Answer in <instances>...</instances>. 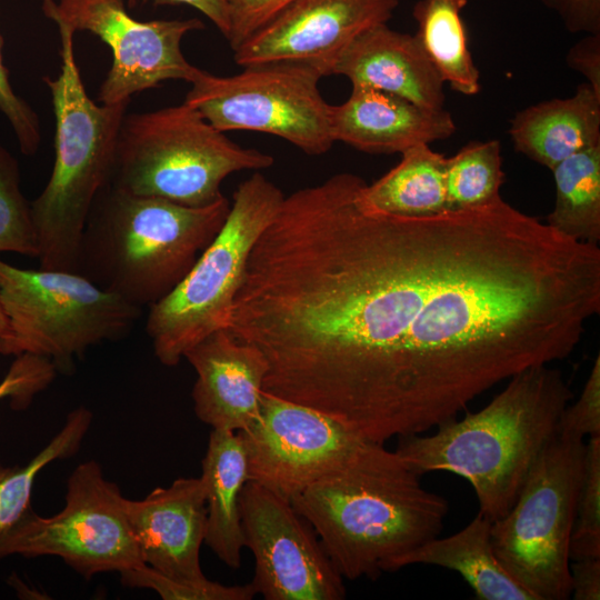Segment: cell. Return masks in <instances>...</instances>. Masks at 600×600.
Listing matches in <instances>:
<instances>
[{
    "label": "cell",
    "instance_id": "5bb4252c",
    "mask_svg": "<svg viewBox=\"0 0 600 600\" xmlns=\"http://www.w3.org/2000/svg\"><path fill=\"white\" fill-rule=\"evenodd\" d=\"M239 433L248 480L289 500L366 441L321 411L264 391L258 417Z\"/></svg>",
    "mask_w": 600,
    "mask_h": 600
},
{
    "label": "cell",
    "instance_id": "6da1fadb",
    "mask_svg": "<svg viewBox=\"0 0 600 600\" xmlns=\"http://www.w3.org/2000/svg\"><path fill=\"white\" fill-rule=\"evenodd\" d=\"M338 173L284 197L227 330L261 350L263 391L386 443L456 418L569 357L600 312V249L502 198L428 217L368 207Z\"/></svg>",
    "mask_w": 600,
    "mask_h": 600
},
{
    "label": "cell",
    "instance_id": "f546056e",
    "mask_svg": "<svg viewBox=\"0 0 600 600\" xmlns=\"http://www.w3.org/2000/svg\"><path fill=\"white\" fill-rule=\"evenodd\" d=\"M120 577L123 586L151 589L163 600H251L257 594L250 582L226 586L208 578L201 581L177 580L146 563L120 572Z\"/></svg>",
    "mask_w": 600,
    "mask_h": 600
},
{
    "label": "cell",
    "instance_id": "603a6c76",
    "mask_svg": "<svg viewBox=\"0 0 600 600\" xmlns=\"http://www.w3.org/2000/svg\"><path fill=\"white\" fill-rule=\"evenodd\" d=\"M396 167L364 183L362 201L370 208L403 217H428L447 211V157L422 143L400 153Z\"/></svg>",
    "mask_w": 600,
    "mask_h": 600
},
{
    "label": "cell",
    "instance_id": "8d00e7d4",
    "mask_svg": "<svg viewBox=\"0 0 600 600\" xmlns=\"http://www.w3.org/2000/svg\"><path fill=\"white\" fill-rule=\"evenodd\" d=\"M571 596L574 600L600 599V558L570 562Z\"/></svg>",
    "mask_w": 600,
    "mask_h": 600
},
{
    "label": "cell",
    "instance_id": "9c48e42d",
    "mask_svg": "<svg viewBox=\"0 0 600 600\" xmlns=\"http://www.w3.org/2000/svg\"><path fill=\"white\" fill-rule=\"evenodd\" d=\"M584 454V439L557 433L531 467L512 507L491 524L497 559L536 600L571 597L569 548Z\"/></svg>",
    "mask_w": 600,
    "mask_h": 600
},
{
    "label": "cell",
    "instance_id": "f1b7e54d",
    "mask_svg": "<svg viewBox=\"0 0 600 600\" xmlns=\"http://www.w3.org/2000/svg\"><path fill=\"white\" fill-rule=\"evenodd\" d=\"M569 553L571 561L600 558V436L590 437L586 442Z\"/></svg>",
    "mask_w": 600,
    "mask_h": 600
},
{
    "label": "cell",
    "instance_id": "3957f363",
    "mask_svg": "<svg viewBox=\"0 0 600 600\" xmlns=\"http://www.w3.org/2000/svg\"><path fill=\"white\" fill-rule=\"evenodd\" d=\"M507 381L479 411L446 420L429 436L400 437L394 450L419 476L447 471L466 479L479 512L492 522L514 503L573 398L562 372L550 364L528 368Z\"/></svg>",
    "mask_w": 600,
    "mask_h": 600
},
{
    "label": "cell",
    "instance_id": "277c9868",
    "mask_svg": "<svg viewBox=\"0 0 600 600\" xmlns=\"http://www.w3.org/2000/svg\"><path fill=\"white\" fill-rule=\"evenodd\" d=\"M230 207L224 196L194 208L107 183L88 214L77 272L136 307H150L187 276Z\"/></svg>",
    "mask_w": 600,
    "mask_h": 600
},
{
    "label": "cell",
    "instance_id": "5b68a950",
    "mask_svg": "<svg viewBox=\"0 0 600 600\" xmlns=\"http://www.w3.org/2000/svg\"><path fill=\"white\" fill-rule=\"evenodd\" d=\"M61 70L43 77L56 119L54 162L30 202L40 268L77 272L82 231L99 191L110 181L118 134L130 101L98 104L86 90L74 57V31L54 22Z\"/></svg>",
    "mask_w": 600,
    "mask_h": 600
},
{
    "label": "cell",
    "instance_id": "44dd1931",
    "mask_svg": "<svg viewBox=\"0 0 600 600\" xmlns=\"http://www.w3.org/2000/svg\"><path fill=\"white\" fill-rule=\"evenodd\" d=\"M491 524L480 512L460 531L436 537L393 558L383 571L411 564H432L458 572L481 600H536L497 559L491 543Z\"/></svg>",
    "mask_w": 600,
    "mask_h": 600
},
{
    "label": "cell",
    "instance_id": "d6986e66",
    "mask_svg": "<svg viewBox=\"0 0 600 600\" xmlns=\"http://www.w3.org/2000/svg\"><path fill=\"white\" fill-rule=\"evenodd\" d=\"M381 90L428 109H443L444 82L414 34L382 23L359 34L338 57L331 76Z\"/></svg>",
    "mask_w": 600,
    "mask_h": 600
},
{
    "label": "cell",
    "instance_id": "4fadbf2b",
    "mask_svg": "<svg viewBox=\"0 0 600 600\" xmlns=\"http://www.w3.org/2000/svg\"><path fill=\"white\" fill-rule=\"evenodd\" d=\"M241 527L254 559L251 584L267 600H341L343 578L311 523L291 501L248 480L239 501Z\"/></svg>",
    "mask_w": 600,
    "mask_h": 600
},
{
    "label": "cell",
    "instance_id": "1f68e13d",
    "mask_svg": "<svg viewBox=\"0 0 600 600\" xmlns=\"http://www.w3.org/2000/svg\"><path fill=\"white\" fill-rule=\"evenodd\" d=\"M2 49L3 38L0 32V112L8 120L21 152L33 156L41 143L40 120L31 106L13 90Z\"/></svg>",
    "mask_w": 600,
    "mask_h": 600
},
{
    "label": "cell",
    "instance_id": "484cf974",
    "mask_svg": "<svg viewBox=\"0 0 600 600\" xmlns=\"http://www.w3.org/2000/svg\"><path fill=\"white\" fill-rule=\"evenodd\" d=\"M92 422L84 407L73 409L61 430L23 467L0 463V544L24 513L31 509V494L38 473L54 460L74 454Z\"/></svg>",
    "mask_w": 600,
    "mask_h": 600
},
{
    "label": "cell",
    "instance_id": "ac0fdd59",
    "mask_svg": "<svg viewBox=\"0 0 600 600\" xmlns=\"http://www.w3.org/2000/svg\"><path fill=\"white\" fill-rule=\"evenodd\" d=\"M456 130L444 108H423L369 87L352 86L344 102L330 104L333 141L368 153H401L417 144L446 140Z\"/></svg>",
    "mask_w": 600,
    "mask_h": 600
},
{
    "label": "cell",
    "instance_id": "52a82bcc",
    "mask_svg": "<svg viewBox=\"0 0 600 600\" xmlns=\"http://www.w3.org/2000/svg\"><path fill=\"white\" fill-rule=\"evenodd\" d=\"M284 197L260 172L242 181L213 241L187 276L149 307L146 331L163 366H177L190 348L227 328L249 256Z\"/></svg>",
    "mask_w": 600,
    "mask_h": 600
},
{
    "label": "cell",
    "instance_id": "7a4b0ae2",
    "mask_svg": "<svg viewBox=\"0 0 600 600\" xmlns=\"http://www.w3.org/2000/svg\"><path fill=\"white\" fill-rule=\"evenodd\" d=\"M384 443L363 441L290 501L343 579H376L387 562L439 537L449 510Z\"/></svg>",
    "mask_w": 600,
    "mask_h": 600
},
{
    "label": "cell",
    "instance_id": "4316f807",
    "mask_svg": "<svg viewBox=\"0 0 600 600\" xmlns=\"http://www.w3.org/2000/svg\"><path fill=\"white\" fill-rule=\"evenodd\" d=\"M503 180L500 141H470L452 157H447V211L482 207L499 200Z\"/></svg>",
    "mask_w": 600,
    "mask_h": 600
},
{
    "label": "cell",
    "instance_id": "4dcf8cb0",
    "mask_svg": "<svg viewBox=\"0 0 600 600\" xmlns=\"http://www.w3.org/2000/svg\"><path fill=\"white\" fill-rule=\"evenodd\" d=\"M57 372L53 362L46 357L19 354L0 382V400L9 398L13 409L22 410L52 382Z\"/></svg>",
    "mask_w": 600,
    "mask_h": 600
},
{
    "label": "cell",
    "instance_id": "d590c367",
    "mask_svg": "<svg viewBox=\"0 0 600 600\" xmlns=\"http://www.w3.org/2000/svg\"><path fill=\"white\" fill-rule=\"evenodd\" d=\"M566 60L569 68L582 74L600 93V33L586 34L569 49Z\"/></svg>",
    "mask_w": 600,
    "mask_h": 600
},
{
    "label": "cell",
    "instance_id": "e0dca14e",
    "mask_svg": "<svg viewBox=\"0 0 600 600\" xmlns=\"http://www.w3.org/2000/svg\"><path fill=\"white\" fill-rule=\"evenodd\" d=\"M197 373L192 389L197 417L212 429L239 432L260 411L269 364L261 350L217 330L184 357Z\"/></svg>",
    "mask_w": 600,
    "mask_h": 600
},
{
    "label": "cell",
    "instance_id": "8fae6325",
    "mask_svg": "<svg viewBox=\"0 0 600 600\" xmlns=\"http://www.w3.org/2000/svg\"><path fill=\"white\" fill-rule=\"evenodd\" d=\"M124 499L96 461L80 463L68 479L62 510L44 518L29 509L0 544V559L57 556L86 579L140 566Z\"/></svg>",
    "mask_w": 600,
    "mask_h": 600
},
{
    "label": "cell",
    "instance_id": "2e32d148",
    "mask_svg": "<svg viewBox=\"0 0 600 600\" xmlns=\"http://www.w3.org/2000/svg\"><path fill=\"white\" fill-rule=\"evenodd\" d=\"M124 510L146 564L177 580L207 579L200 564L207 527L200 478H178L141 500L126 498Z\"/></svg>",
    "mask_w": 600,
    "mask_h": 600
},
{
    "label": "cell",
    "instance_id": "83f0119b",
    "mask_svg": "<svg viewBox=\"0 0 600 600\" xmlns=\"http://www.w3.org/2000/svg\"><path fill=\"white\" fill-rule=\"evenodd\" d=\"M0 252L37 258L30 202L20 188L17 159L0 143Z\"/></svg>",
    "mask_w": 600,
    "mask_h": 600
},
{
    "label": "cell",
    "instance_id": "f35d334b",
    "mask_svg": "<svg viewBox=\"0 0 600 600\" xmlns=\"http://www.w3.org/2000/svg\"><path fill=\"white\" fill-rule=\"evenodd\" d=\"M9 334H10L9 321L0 303V341L7 339Z\"/></svg>",
    "mask_w": 600,
    "mask_h": 600
},
{
    "label": "cell",
    "instance_id": "836d02e7",
    "mask_svg": "<svg viewBox=\"0 0 600 600\" xmlns=\"http://www.w3.org/2000/svg\"><path fill=\"white\" fill-rule=\"evenodd\" d=\"M296 0H227L230 29L227 41L234 51Z\"/></svg>",
    "mask_w": 600,
    "mask_h": 600
},
{
    "label": "cell",
    "instance_id": "e575fe53",
    "mask_svg": "<svg viewBox=\"0 0 600 600\" xmlns=\"http://www.w3.org/2000/svg\"><path fill=\"white\" fill-rule=\"evenodd\" d=\"M571 33H600V0H541Z\"/></svg>",
    "mask_w": 600,
    "mask_h": 600
},
{
    "label": "cell",
    "instance_id": "7402d4cb",
    "mask_svg": "<svg viewBox=\"0 0 600 600\" xmlns=\"http://www.w3.org/2000/svg\"><path fill=\"white\" fill-rule=\"evenodd\" d=\"M207 527L204 543L229 568L241 567L244 539L239 501L248 481V463L239 432L212 429L201 462Z\"/></svg>",
    "mask_w": 600,
    "mask_h": 600
},
{
    "label": "cell",
    "instance_id": "ffe728a7",
    "mask_svg": "<svg viewBox=\"0 0 600 600\" xmlns=\"http://www.w3.org/2000/svg\"><path fill=\"white\" fill-rule=\"evenodd\" d=\"M508 133L516 151L552 170L572 154L600 144V93L582 82L568 98L518 111Z\"/></svg>",
    "mask_w": 600,
    "mask_h": 600
},
{
    "label": "cell",
    "instance_id": "74e56055",
    "mask_svg": "<svg viewBox=\"0 0 600 600\" xmlns=\"http://www.w3.org/2000/svg\"><path fill=\"white\" fill-rule=\"evenodd\" d=\"M152 2L156 6L192 7L204 14L227 38L230 29L229 10L227 0H128V6L134 8L140 4Z\"/></svg>",
    "mask_w": 600,
    "mask_h": 600
},
{
    "label": "cell",
    "instance_id": "9a60e30c",
    "mask_svg": "<svg viewBox=\"0 0 600 600\" xmlns=\"http://www.w3.org/2000/svg\"><path fill=\"white\" fill-rule=\"evenodd\" d=\"M400 0H296L242 42L237 64L301 63L322 77L363 31L388 23Z\"/></svg>",
    "mask_w": 600,
    "mask_h": 600
},
{
    "label": "cell",
    "instance_id": "8992f818",
    "mask_svg": "<svg viewBox=\"0 0 600 600\" xmlns=\"http://www.w3.org/2000/svg\"><path fill=\"white\" fill-rule=\"evenodd\" d=\"M273 161L231 141L183 101L124 114L109 183L131 194L198 208L223 197L220 187L228 176L267 169Z\"/></svg>",
    "mask_w": 600,
    "mask_h": 600
},
{
    "label": "cell",
    "instance_id": "ba28073f",
    "mask_svg": "<svg viewBox=\"0 0 600 600\" xmlns=\"http://www.w3.org/2000/svg\"><path fill=\"white\" fill-rule=\"evenodd\" d=\"M0 303L10 327L0 353L46 357L64 373L90 347L127 336L142 312L79 272L21 269L1 259Z\"/></svg>",
    "mask_w": 600,
    "mask_h": 600
},
{
    "label": "cell",
    "instance_id": "cb8c5ba5",
    "mask_svg": "<svg viewBox=\"0 0 600 600\" xmlns=\"http://www.w3.org/2000/svg\"><path fill=\"white\" fill-rule=\"evenodd\" d=\"M469 0H418L414 37L444 83L463 96L480 89V71L468 47L461 17Z\"/></svg>",
    "mask_w": 600,
    "mask_h": 600
},
{
    "label": "cell",
    "instance_id": "d4e9b609",
    "mask_svg": "<svg viewBox=\"0 0 600 600\" xmlns=\"http://www.w3.org/2000/svg\"><path fill=\"white\" fill-rule=\"evenodd\" d=\"M556 203L547 224L580 242L600 241V144L572 154L552 170Z\"/></svg>",
    "mask_w": 600,
    "mask_h": 600
},
{
    "label": "cell",
    "instance_id": "30bf717a",
    "mask_svg": "<svg viewBox=\"0 0 600 600\" xmlns=\"http://www.w3.org/2000/svg\"><path fill=\"white\" fill-rule=\"evenodd\" d=\"M321 78L312 67L289 62L244 67L228 77L200 69L184 102L219 131L269 133L320 156L334 143Z\"/></svg>",
    "mask_w": 600,
    "mask_h": 600
},
{
    "label": "cell",
    "instance_id": "7c38bea8",
    "mask_svg": "<svg viewBox=\"0 0 600 600\" xmlns=\"http://www.w3.org/2000/svg\"><path fill=\"white\" fill-rule=\"evenodd\" d=\"M42 11L74 32L96 34L110 48L112 63L99 89L100 103L131 101L167 80L191 83L200 71L181 50L187 33L204 28L198 18L139 21L123 0H42Z\"/></svg>",
    "mask_w": 600,
    "mask_h": 600
},
{
    "label": "cell",
    "instance_id": "d6a6232c",
    "mask_svg": "<svg viewBox=\"0 0 600 600\" xmlns=\"http://www.w3.org/2000/svg\"><path fill=\"white\" fill-rule=\"evenodd\" d=\"M558 433L584 439L600 436V356L586 380L583 389L572 404H568L560 417Z\"/></svg>",
    "mask_w": 600,
    "mask_h": 600
}]
</instances>
